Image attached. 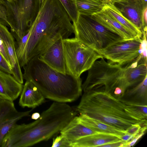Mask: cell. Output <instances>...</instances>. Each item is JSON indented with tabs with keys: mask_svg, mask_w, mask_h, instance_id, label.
Listing matches in <instances>:
<instances>
[{
	"mask_svg": "<svg viewBox=\"0 0 147 147\" xmlns=\"http://www.w3.org/2000/svg\"><path fill=\"white\" fill-rule=\"evenodd\" d=\"M146 77L147 61L140 57L124 65L107 62L102 57L96 61L88 70L82 90L84 92L103 90L119 100L127 89Z\"/></svg>",
	"mask_w": 147,
	"mask_h": 147,
	"instance_id": "obj_1",
	"label": "cell"
},
{
	"mask_svg": "<svg viewBox=\"0 0 147 147\" xmlns=\"http://www.w3.org/2000/svg\"><path fill=\"white\" fill-rule=\"evenodd\" d=\"M59 0H45L41 5L26 47L23 66L39 56L60 38L74 33L73 24Z\"/></svg>",
	"mask_w": 147,
	"mask_h": 147,
	"instance_id": "obj_2",
	"label": "cell"
},
{
	"mask_svg": "<svg viewBox=\"0 0 147 147\" xmlns=\"http://www.w3.org/2000/svg\"><path fill=\"white\" fill-rule=\"evenodd\" d=\"M77 112L64 102L54 101L34 122L15 124L3 139L1 147H27L47 140L58 133Z\"/></svg>",
	"mask_w": 147,
	"mask_h": 147,
	"instance_id": "obj_3",
	"label": "cell"
},
{
	"mask_svg": "<svg viewBox=\"0 0 147 147\" xmlns=\"http://www.w3.org/2000/svg\"><path fill=\"white\" fill-rule=\"evenodd\" d=\"M23 67L24 79L32 82L45 98L66 103L76 100L82 95L80 77L58 72L38 56L32 58Z\"/></svg>",
	"mask_w": 147,
	"mask_h": 147,
	"instance_id": "obj_4",
	"label": "cell"
},
{
	"mask_svg": "<svg viewBox=\"0 0 147 147\" xmlns=\"http://www.w3.org/2000/svg\"><path fill=\"white\" fill-rule=\"evenodd\" d=\"M76 111L83 115L124 131L136 124L147 123L131 116L126 105L103 90H92L84 92Z\"/></svg>",
	"mask_w": 147,
	"mask_h": 147,
	"instance_id": "obj_5",
	"label": "cell"
},
{
	"mask_svg": "<svg viewBox=\"0 0 147 147\" xmlns=\"http://www.w3.org/2000/svg\"><path fill=\"white\" fill-rule=\"evenodd\" d=\"M73 26L75 38L98 53L111 45L126 40L122 35L101 24L90 16L78 13Z\"/></svg>",
	"mask_w": 147,
	"mask_h": 147,
	"instance_id": "obj_6",
	"label": "cell"
},
{
	"mask_svg": "<svg viewBox=\"0 0 147 147\" xmlns=\"http://www.w3.org/2000/svg\"><path fill=\"white\" fill-rule=\"evenodd\" d=\"M67 73L77 77L102 56L75 38L63 39Z\"/></svg>",
	"mask_w": 147,
	"mask_h": 147,
	"instance_id": "obj_7",
	"label": "cell"
},
{
	"mask_svg": "<svg viewBox=\"0 0 147 147\" xmlns=\"http://www.w3.org/2000/svg\"><path fill=\"white\" fill-rule=\"evenodd\" d=\"M142 38L138 37L111 45L99 53L110 62L124 65L136 59L142 53Z\"/></svg>",
	"mask_w": 147,
	"mask_h": 147,
	"instance_id": "obj_8",
	"label": "cell"
},
{
	"mask_svg": "<svg viewBox=\"0 0 147 147\" xmlns=\"http://www.w3.org/2000/svg\"><path fill=\"white\" fill-rule=\"evenodd\" d=\"M7 11L8 25L10 27L17 42L20 40L30 27L28 24L22 7V0L2 1Z\"/></svg>",
	"mask_w": 147,
	"mask_h": 147,
	"instance_id": "obj_9",
	"label": "cell"
},
{
	"mask_svg": "<svg viewBox=\"0 0 147 147\" xmlns=\"http://www.w3.org/2000/svg\"><path fill=\"white\" fill-rule=\"evenodd\" d=\"M32 110L18 111L13 101L0 100V147L4 137L12 127L22 118L30 116Z\"/></svg>",
	"mask_w": 147,
	"mask_h": 147,
	"instance_id": "obj_10",
	"label": "cell"
},
{
	"mask_svg": "<svg viewBox=\"0 0 147 147\" xmlns=\"http://www.w3.org/2000/svg\"><path fill=\"white\" fill-rule=\"evenodd\" d=\"M147 0H129L127 2L116 3L114 5L123 16L143 33L144 27L142 16L144 10L147 8Z\"/></svg>",
	"mask_w": 147,
	"mask_h": 147,
	"instance_id": "obj_11",
	"label": "cell"
},
{
	"mask_svg": "<svg viewBox=\"0 0 147 147\" xmlns=\"http://www.w3.org/2000/svg\"><path fill=\"white\" fill-rule=\"evenodd\" d=\"M0 37L4 43L9 57L12 75L20 83L23 84L24 78L16 53V43L13 36L7 27L0 23Z\"/></svg>",
	"mask_w": 147,
	"mask_h": 147,
	"instance_id": "obj_12",
	"label": "cell"
},
{
	"mask_svg": "<svg viewBox=\"0 0 147 147\" xmlns=\"http://www.w3.org/2000/svg\"><path fill=\"white\" fill-rule=\"evenodd\" d=\"M63 39L62 38L58 39L38 57L53 69L65 74L67 72Z\"/></svg>",
	"mask_w": 147,
	"mask_h": 147,
	"instance_id": "obj_13",
	"label": "cell"
},
{
	"mask_svg": "<svg viewBox=\"0 0 147 147\" xmlns=\"http://www.w3.org/2000/svg\"><path fill=\"white\" fill-rule=\"evenodd\" d=\"M23 86L12 74L0 70V100L14 101L20 95Z\"/></svg>",
	"mask_w": 147,
	"mask_h": 147,
	"instance_id": "obj_14",
	"label": "cell"
},
{
	"mask_svg": "<svg viewBox=\"0 0 147 147\" xmlns=\"http://www.w3.org/2000/svg\"><path fill=\"white\" fill-rule=\"evenodd\" d=\"M19 105L22 108L34 109L40 105L45 101V98L31 82L26 81L20 94Z\"/></svg>",
	"mask_w": 147,
	"mask_h": 147,
	"instance_id": "obj_15",
	"label": "cell"
},
{
	"mask_svg": "<svg viewBox=\"0 0 147 147\" xmlns=\"http://www.w3.org/2000/svg\"><path fill=\"white\" fill-rule=\"evenodd\" d=\"M119 100L127 105H147V77L137 85L127 89Z\"/></svg>",
	"mask_w": 147,
	"mask_h": 147,
	"instance_id": "obj_16",
	"label": "cell"
},
{
	"mask_svg": "<svg viewBox=\"0 0 147 147\" xmlns=\"http://www.w3.org/2000/svg\"><path fill=\"white\" fill-rule=\"evenodd\" d=\"M60 132L71 143L82 138L98 133L83 124L80 122L79 116H76Z\"/></svg>",
	"mask_w": 147,
	"mask_h": 147,
	"instance_id": "obj_17",
	"label": "cell"
},
{
	"mask_svg": "<svg viewBox=\"0 0 147 147\" xmlns=\"http://www.w3.org/2000/svg\"><path fill=\"white\" fill-rule=\"evenodd\" d=\"M122 140L114 135L97 133L82 138L71 143V147H100L102 145Z\"/></svg>",
	"mask_w": 147,
	"mask_h": 147,
	"instance_id": "obj_18",
	"label": "cell"
},
{
	"mask_svg": "<svg viewBox=\"0 0 147 147\" xmlns=\"http://www.w3.org/2000/svg\"><path fill=\"white\" fill-rule=\"evenodd\" d=\"M102 11L131 32L136 37L142 38L143 35L141 31L124 16L114 4L110 2L105 3Z\"/></svg>",
	"mask_w": 147,
	"mask_h": 147,
	"instance_id": "obj_19",
	"label": "cell"
},
{
	"mask_svg": "<svg viewBox=\"0 0 147 147\" xmlns=\"http://www.w3.org/2000/svg\"><path fill=\"white\" fill-rule=\"evenodd\" d=\"M80 115L79 117L80 122L96 132L114 135L120 138L126 134L125 131L99 120L91 118L85 115Z\"/></svg>",
	"mask_w": 147,
	"mask_h": 147,
	"instance_id": "obj_20",
	"label": "cell"
},
{
	"mask_svg": "<svg viewBox=\"0 0 147 147\" xmlns=\"http://www.w3.org/2000/svg\"><path fill=\"white\" fill-rule=\"evenodd\" d=\"M90 16L96 21L108 28L122 35L126 40L136 37L131 32L102 11Z\"/></svg>",
	"mask_w": 147,
	"mask_h": 147,
	"instance_id": "obj_21",
	"label": "cell"
},
{
	"mask_svg": "<svg viewBox=\"0 0 147 147\" xmlns=\"http://www.w3.org/2000/svg\"><path fill=\"white\" fill-rule=\"evenodd\" d=\"M78 13L91 16L101 11L105 3L102 0H72Z\"/></svg>",
	"mask_w": 147,
	"mask_h": 147,
	"instance_id": "obj_22",
	"label": "cell"
},
{
	"mask_svg": "<svg viewBox=\"0 0 147 147\" xmlns=\"http://www.w3.org/2000/svg\"><path fill=\"white\" fill-rule=\"evenodd\" d=\"M22 7L27 22L31 27L40 9L39 0H22Z\"/></svg>",
	"mask_w": 147,
	"mask_h": 147,
	"instance_id": "obj_23",
	"label": "cell"
},
{
	"mask_svg": "<svg viewBox=\"0 0 147 147\" xmlns=\"http://www.w3.org/2000/svg\"><path fill=\"white\" fill-rule=\"evenodd\" d=\"M35 20L30 28L28 32L23 36L22 38L16 43V53L21 68L23 67L24 58V52L26 44L33 28Z\"/></svg>",
	"mask_w": 147,
	"mask_h": 147,
	"instance_id": "obj_24",
	"label": "cell"
},
{
	"mask_svg": "<svg viewBox=\"0 0 147 147\" xmlns=\"http://www.w3.org/2000/svg\"><path fill=\"white\" fill-rule=\"evenodd\" d=\"M147 105H126V109L128 113L138 120H147Z\"/></svg>",
	"mask_w": 147,
	"mask_h": 147,
	"instance_id": "obj_25",
	"label": "cell"
},
{
	"mask_svg": "<svg viewBox=\"0 0 147 147\" xmlns=\"http://www.w3.org/2000/svg\"><path fill=\"white\" fill-rule=\"evenodd\" d=\"M68 13L73 22L76 21L78 12L72 0H59Z\"/></svg>",
	"mask_w": 147,
	"mask_h": 147,
	"instance_id": "obj_26",
	"label": "cell"
},
{
	"mask_svg": "<svg viewBox=\"0 0 147 147\" xmlns=\"http://www.w3.org/2000/svg\"><path fill=\"white\" fill-rule=\"evenodd\" d=\"M52 147H71V143L64 136L60 135L53 139Z\"/></svg>",
	"mask_w": 147,
	"mask_h": 147,
	"instance_id": "obj_27",
	"label": "cell"
},
{
	"mask_svg": "<svg viewBox=\"0 0 147 147\" xmlns=\"http://www.w3.org/2000/svg\"><path fill=\"white\" fill-rule=\"evenodd\" d=\"M0 70L12 74L11 66L0 53Z\"/></svg>",
	"mask_w": 147,
	"mask_h": 147,
	"instance_id": "obj_28",
	"label": "cell"
},
{
	"mask_svg": "<svg viewBox=\"0 0 147 147\" xmlns=\"http://www.w3.org/2000/svg\"><path fill=\"white\" fill-rule=\"evenodd\" d=\"M0 20H3L8 24L7 9L2 1H0Z\"/></svg>",
	"mask_w": 147,
	"mask_h": 147,
	"instance_id": "obj_29",
	"label": "cell"
},
{
	"mask_svg": "<svg viewBox=\"0 0 147 147\" xmlns=\"http://www.w3.org/2000/svg\"><path fill=\"white\" fill-rule=\"evenodd\" d=\"M0 53L8 63L11 66L9 57L8 55L4 43L0 37Z\"/></svg>",
	"mask_w": 147,
	"mask_h": 147,
	"instance_id": "obj_30",
	"label": "cell"
},
{
	"mask_svg": "<svg viewBox=\"0 0 147 147\" xmlns=\"http://www.w3.org/2000/svg\"><path fill=\"white\" fill-rule=\"evenodd\" d=\"M127 142L121 140L101 146L102 147H125Z\"/></svg>",
	"mask_w": 147,
	"mask_h": 147,
	"instance_id": "obj_31",
	"label": "cell"
},
{
	"mask_svg": "<svg viewBox=\"0 0 147 147\" xmlns=\"http://www.w3.org/2000/svg\"><path fill=\"white\" fill-rule=\"evenodd\" d=\"M147 8H145L144 11L142 16V22L144 27V32H147ZM143 34V33H142Z\"/></svg>",
	"mask_w": 147,
	"mask_h": 147,
	"instance_id": "obj_32",
	"label": "cell"
},
{
	"mask_svg": "<svg viewBox=\"0 0 147 147\" xmlns=\"http://www.w3.org/2000/svg\"><path fill=\"white\" fill-rule=\"evenodd\" d=\"M40 114L38 112H35L33 113L31 115V118L34 120H37L40 117Z\"/></svg>",
	"mask_w": 147,
	"mask_h": 147,
	"instance_id": "obj_33",
	"label": "cell"
},
{
	"mask_svg": "<svg viewBox=\"0 0 147 147\" xmlns=\"http://www.w3.org/2000/svg\"><path fill=\"white\" fill-rule=\"evenodd\" d=\"M129 0H109V2L114 4L115 3H123L128 1Z\"/></svg>",
	"mask_w": 147,
	"mask_h": 147,
	"instance_id": "obj_34",
	"label": "cell"
},
{
	"mask_svg": "<svg viewBox=\"0 0 147 147\" xmlns=\"http://www.w3.org/2000/svg\"><path fill=\"white\" fill-rule=\"evenodd\" d=\"M45 0H39L40 8Z\"/></svg>",
	"mask_w": 147,
	"mask_h": 147,
	"instance_id": "obj_35",
	"label": "cell"
},
{
	"mask_svg": "<svg viewBox=\"0 0 147 147\" xmlns=\"http://www.w3.org/2000/svg\"><path fill=\"white\" fill-rule=\"evenodd\" d=\"M105 3H107L109 2V0H102Z\"/></svg>",
	"mask_w": 147,
	"mask_h": 147,
	"instance_id": "obj_36",
	"label": "cell"
},
{
	"mask_svg": "<svg viewBox=\"0 0 147 147\" xmlns=\"http://www.w3.org/2000/svg\"><path fill=\"white\" fill-rule=\"evenodd\" d=\"M13 0H6V1H9V2H11Z\"/></svg>",
	"mask_w": 147,
	"mask_h": 147,
	"instance_id": "obj_37",
	"label": "cell"
},
{
	"mask_svg": "<svg viewBox=\"0 0 147 147\" xmlns=\"http://www.w3.org/2000/svg\"><path fill=\"white\" fill-rule=\"evenodd\" d=\"M6 0H0V1H3Z\"/></svg>",
	"mask_w": 147,
	"mask_h": 147,
	"instance_id": "obj_38",
	"label": "cell"
}]
</instances>
